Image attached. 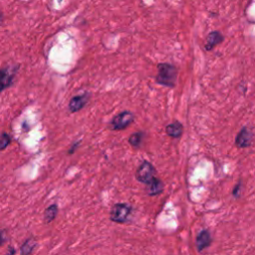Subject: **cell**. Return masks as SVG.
Segmentation results:
<instances>
[{"instance_id":"10","label":"cell","mask_w":255,"mask_h":255,"mask_svg":"<svg viewBox=\"0 0 255 255\" xmlns=\"http://www.w3.org/2000/svg\"><path fill=\"white\" fill-rule=\"evenodd\" d=\"M165 133L168 137L174 139L181 138L183 133V126L179 121L173 122L165 127Z\"/></svg>"},{"instance_id":"9","label":"cell","mask_w":255,"mask_h":255,"mask_svg":"<svg viewBox=\"0 0 255 255\" xmlns=\"http://www.w3.org/2000/svg\"><path fill=\"white\" fill-rule=\"evenodd\" d=\"M164 189V183L163 182L158 179V178H153L152 181L148 182L146 183V191H147V195L151 196V197H155L160 195Z\"/></svg>"},{"instance_id":"20","label":"cell","mask_w":255,"mask_h":255,"mask_svg":"<svg viewBox=\"0 0 255 255\" xmlns=\"http://www.w3.org/2000/svg\"><path fill=\"white\" fill-rule=\"evenodd\" d=\"M2 21H3V14L1 11H0V24L2 23Z\"/></svg>"},{"instance_id":"5","label":"cell","mask_w":255,"mask_h":255,"mask_svg":"<svg viewBox=\"0 0 255 255\" xmlns=\"http://www.w3.org/2000/svg\"><path fill=\"white\" fill-rule=\"evenodd\" d=\"M17 70L16 67L0 69V93L12 86Z\"/></svg>"},{"instance_id":"6","label":"cell","mask_w":255,"mask_h":255,"mask_svg":"<svg viewBox=\"0 0 255 255\" xmlns=\"http://www.w3.org/2000/svg\"><path fill=\"white\" fill-rule=\"evenodd\" d=\"M89 99H90V94L87 93V92L82 94V95H78V96L73 97L70 100L69 105H68L70 113L74 114V113L81 111L85 107V106L88 104Z\"/></svg>"},{"instance_id":"8","label":"cell","mask_w":255,"mask_h":255,"mask_svg":"<svg viewBox=\"0 0 255 255\" xmlns=\"http://www.w3.org/2000/svg\"><path fill=\"white\" fill-rule=\"evenodd\" d=\"M224 37L219 31H211L207 37H206V42H205V50L206 51H211L216 46L220 44L223 41Z\"/></svg>"},{"instance_id":"3","label":"cell","mask_w":255,"mask_h":255,"mask_svg":"<svg viewBox=\"0 0 255 255\" xmlns=\"http://www.w3.org/2000/svg\"><path fill=\"white\" fill-rule=\"evenodd\" d=\"M131 206L127 203H117L115 204L110 214V219L112 221L117 223H125L128 220L131 214Z\"/></svg>"},{"instance_id":"7","label":"cell","mask_w":255,"mask_h":255,"mask_svg":"<svg viewBox=\"0 0 255 255\" xmlns=\"http://www.w3.org/2000/svg\"><path fill=\"white\" fill-rule=\"evenodd\" d=\"M253 139V133L248 127H243L239 131L236 139V145L239 148H245L250 146Z\"/></svg>"},{"instance_id":"12","label":"cell","mask_w":255,"mask_h":255,"mask_svg":"<svg viewBox=\"0 0 255 255\" xmlns=\"http://www.w3.org/2000/svg\"><path fill=\"white\" fill-rule=\"evenodd\" d=\"M37 246V242L34 238H28L20 248L21 255H31Z\"/></svg>"},{"instance_id":"16","label":"cell","mask_w":255,"mask_h":255,"mask_svg":"<svg viewBox=\"0 0 255 255\" xmlns=\"http://www.w3.org/2000/svg\"><path fill=\"white\" fill-rule=\"evenodd\" d=\"M7 239V235H6V231L4 230H0V246H2L4 244V242Z\"/></svg>"},{"instance_id":"2","label":"cell","mask_w":255,"mask_h":255,"mask_svg":"<svg viewBox=\"0 0 255 255\" xmlns=\"http://www.w3.org/2000/svg\"><path fill=\"white\" fill-rule=\"evenodd\" d=\"M135 121V115L130 111H123L115 116L110 122V130L123 131L126 130Z\"/></svg>"},{"instance_id":"15","label":"cell","mask_w":255,"mask_h":255,"mask_svg":"<svg viewBox=\"0 0 255 255\" xmlns=\"http://www.w3.org/2000/svg\"><path fill=\"white\" fill-rule=\"evenodd\" d=\"M11 138L8 134L2 133L0 135V151H4L5 148L10 145Z\"/></svg>"},{"instance_id":"21","label":"cell","mask_w":255,"mask_h":255,"mask_svg":"<svg viewBox=\"0 0 255 255\" xmlns=\"http://www.w3.org/2000/svg\"><path fill=\"white\" fill-rule=\"evenodd\" d=\"M63 1V0H58V2H62Z\"/></svg>"},{"instance_id":"18","label":"cell","mask_w":255,"mask_h":255,"mask_svg":"<svg viewBox=\"0 0 255 255\" xmlns=\"http://www.w3.org/2000/svg\"><path fill=\"white\" fill-rule=\"evenodd\" d=\"M81 145V141H78V142H75L74 144H73V146H71V148H70V150H69V155H72V154H74L75 153V151L77 150V148L79 147V146Z\"/></svg>"},{"instance_id":"14","label":"cell","mask_w":255,"mask_h":255,"mask_svg":"<svg viewBox=\"0 0 255 255\" xmlns=\"http://www.w3.org/2000/svg\"><path fill=\"white\" fill-rule=\"evenodd\" d=\"M144 137H145V133L142 132V131H139V132L131 135V137L129 138V143L132 146L139 147L143 143Z\"/></svg>"},{"instance_id":"13","label":"cell","mask_w":255,"mask_h":255,"mask_svg":"<svg viewBox=\"0 0 255 255\" xmlns=\"http://www.w3.org/2000/svg\"><path fill=\"white\" fill-rule=\"evenodd\" d=\"M58 214V206L57 204H52L48 206L45 211H44V222L45 223H50L53 221Z\"/></svg>"},{"instance_id":"17","label":"cell","mask_w":255,"mask_h":255,"mask_svg":"<svg viewBox=\"0 0 255 255\" xmlns=\"http://www.w3.org/2000/svg\"><path fill=\"white\" fill-rule=\"evenodd\" d=\"M240 187H241V182H238V183L236 185L235 189H233V191H232L233 196H235L236 198H238V197H239V191H240Z\"/></svg>"},{"instance_id":"4","label":"cell","mask_w":255,"mask_h":255,"mask_svg":"<svg viewBox=\"0 0 255 255\" xmlns=\"http://www.w3.org/2000/svg\"><path fill=\"white\" fill-rule=\"evenodd\" d=\"M155 173H156V169L154 165L150 162L144 161L139 166V168L137 169L136 179L140 182L146 184L148 182L152 181L153 178H155Z\"/></svg>"},{"instance_id":"19","label":"cell","mask_w":255,"mask_h":255,"mask_svg":"<svg viewBox=\"0 0 255 255\" xmlns=\"http://www.w3.org/2000/svg\"><path fill=\"white\" fill-rule=\"evenodd\" d=\"M15 252H16V251H15V249H14V247L9 246L8 249H7V251H6V253H5V255H14Z\"/></svg>"},{"instance_id":"11","label":"cell","mask_w":255,"mask_h":255,"mask_svg":"<svg viewBox=\"0 0 255 255\" xmlns=\"http://www.w3.org/2000/svg\"><path fill=\"white\" fill-rule=\"evenodd\" d=\"M211 243V237L208 230H202L197 238V247L199 251L207 248Z\"/></svg>"},{"instance_id":"1","label":"cell","mask_w":255,"mask_h":255,"mask_svg":"<svg viewBox=\"0 0 255 255\" xmlns=\"http://www.w3.org/2000/svg\"><path fill=\"white\" fill-rule=\"evenodd\" d=\"M178 79V68L172 64L160 63L158 65V74L156 81L162 86L174 88L177 85Z\"/></svg>"}]
</instances>
